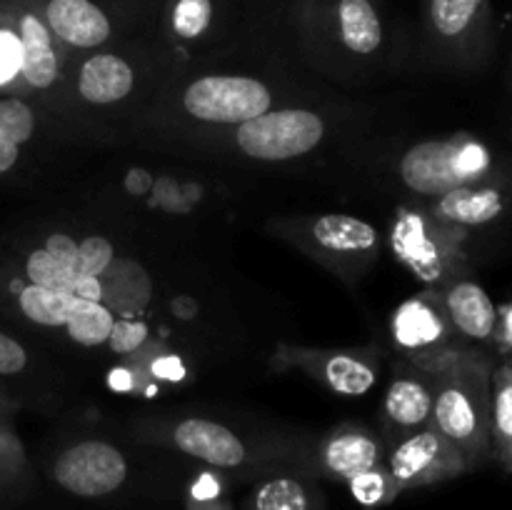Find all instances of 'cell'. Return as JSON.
<instances>
[{"mask_svg": "<svg viewBox=\"0 0 512 510\" xmlns=\"http://www.w3.org/2000/svg\"><path fill=\"white\" fill-rule=\"evenodd\" d=\"M493 358L450 348L425 355L433 375V428L468 460L470 470L490 460V380Z\"/></svg>", "mask_w": 512, "mask_h": 510, "instance_id": "6da1fadb", "label": "cell"}, {"mask_svg": "<svg viewBox=\"0 0 512 510\" xmlns=\"http://www.w3.org/2000/svg\"><path fill=\"white\" fill-rule=\"evenodd\" d=\"M495 160L480 140L455 135L413 145L400 160V178L413 193L445 195L463 185L498 178Z\"/></svg>", "mask_w": 512, "mask_h": 510, "instance_id": "7a4b0ae2", "label": "cell"}, {"mask_svg": "<svg viewBox=\"0 0 512 510\" xmlns=\"http://www.w3.org/2000/svg\"><path fill=\"white\" fill-rule=\"evenodd\" d=\"M465 233L440 223L433 215L403 213L393 225V248L398 258L425 283H443L463 265Z\"/></svg>", "mask_w": 512, "mask_h": 510, "instance_id": "3957f363", "label": "cell"}, {"mask_svg": "<svg viewBox=\"0 0 512 510\" xmlns=\"http://www.w3.org/2000/svg\"><path fill=\"white\" fill-rule=\"evenodd\" d=\"M325 125L318 113L303 108L275 110L245 120L235 130V143L255 160H290L310 153L323 140Z\"/></svg>", "mask_w": 512, "mask_h": 510, "instance_id": "277c9868", "label": "cell"}, {"mask_svg": "<svg viewBox=\"0 0 512 510\" xmlns=\"http://www.w3.org/2000/svg\"><path fill=\"white\" fill-rule=\"evenodd\" d=\"M55 485L83 500H105L123 490L130 468L125 455L103 440H80L55 458Z\"/></svg>", "mask_w": 512, "mask_h": 510, "instance_id": "5b68a950", "label": "cell"}, {"mask_svg": "<svg viewBox=\"0 0 512 510\" xmlns=\"http://www.w3.org/2000/svg\"><path fill=\"white\" fill-rule=\"evenodd\" d=\"M390 478L398 490L425 488L470 473V465L433 425L403 435L385 458Z\"/></svg>", "mask_w": 512, "mask_h": 510, "instance_id": "8992f818", "label": "cell"}, {"mask_svg": "<svg viewBox=\"0 0 512 510\" xmlns=\"http://www.w3.org/2000/svg\"><path fill=\"white\" fill-rule=\"evenodd\" d=\"M183 105L205 123L240 125L270 110V90L248 75H205L188 85Z\"/></svg>", "mask_w": 512, "mask_h": 510, "instance_id": "52a82bcc", "label": "cell"}, {"mask_svg": "<svg viewBox=\"0 0 512 510\" xmlns=\"http://www.w3.org/2000/svg\"><path fill=\"white\" fill-rule=\"evenodd\" d=\"M425 18L440 43L473 58L493 43L490 0H428Z\"/></svg>", "mask_w": 512, "mask_h": 510, "instance_id": "ba28073f", "label": "cell"}, {"mask_svg": "<svg viewBox=\"0 0 512 510\" xmlns=\"http://www.w3.org/2000/svg\"><path fill=\"white\" fill-rule=\"evenodd\" d=\"M512 198V183L505 175L498 178L480 180V183L463 185L450 193L440 195L433 205V218L450 228L468 230L483 228L503 218Z\"/></svg>", "mask_w": 512, "mask_h": 510, "instance_id": "9c48e42d", "label": "cell"}, {"mask_svg": "<svg viewBox=\"0 0 512 510\" xmlns=\"http://www.w3.org/2000/svg\"><path fill=\"white\" fill-rule=\"evenodd\" d=\"M305 10L328 20L338 43L353 55H373L383 45V18L375 0H308Z\"/></svg>", "mask_w": 512, "mask_h": 510, "instance_id": "30bf717a", "label": "cell"}, {"mask_svg": "<svg viewBox=\"0 0 512 510\" xmlns=\"http://www.w3.org/2000/svg\"><path fill=\"white\" fill-rule=\"evenodd\" d=\"M395 340L403 348L415 350V353L435 355L450 350V335H453V325H450L448 315H445L443 300H435L433 295H423V298H413L395 313L393 320Z\"/></svg>", "mask_w": 512, "mask_h": 510, "instance_id": "8fae6325", "label": "cell"}, {"mask_svg": "<svg viewBox=\"0 0 512 510\" xmlns=\"http://www.w3.org/2000/svg\"><path fill=\"white\" fill-rule=\"evenodd\" d=\"M173 440L185 455L220 470H235L248 463L243 440L225 425L213 420L190 418L173 430Z\"/></svg>", "mask_w": 512, "mask_h": 510, "instance_id": "7c38bea8", "label": "cell"}, {"mask_svg": "<svg viewBox=\"0 0 512 510\" xmlns=\"http://www.w3.org/2000/svg\"><path fill=\"white\" fill-rule=\"evenodd\" d=\"M443 308L453 330H458L465 340L485 343L493 340L498 308L490 295L473 280H453L443 293Z\"/></svg>", "mask_w": 512, "mask_h": 510, "instance_id": "4fadbf2b", "label": "cell"}, {"mask_svg": "<svg viewBox=\"0 0 512 510\" xmlns=\"http://www.w3.org/2000/svg\"><path fill=\"white\" fill-rule=\"evenodd\" d=\"M433 400V375L428 368L423 373H405L388 388L385 415L400 433H415L433 425Z\"/></svg>", "mask_w": 512, "mask_h": 510, "instance_id": "5bb4252c", "label": "cell"}, {"mask_svg": "<svg viewBox=\"0 0 512 510\" xmlns=\"http://www.w3.org/2000/svg\"><path fill=\"white\" fill-rule=\"evenodd\" d=\"M320 463L330 478L348 483L353 475L383 463V445L365 430H343L325 443Z\"/></svg>", "mask_w": 512, "mask_h": 510, "instance_id": "9a60e30c", "label": "cell"}, {"mask_svg": "<svg viewBox=\"0 0 512 510\" xmlns=\"http://www.w3.org/2000/svg\"><path fill=\"white\" fill-rule=\"evenodd\" d=\"M135 73L125 58L115 53H95L83 63L78 90L88 103L108 105L123 100L133 90Z\"/></svg>", "mask_w": 512, "mask_h": 510, "instance_id": "2e32d148", "label": "cell"}, {"mask_svg": "<svg viewBox=\"0 0 512 510\" xmlns=\"http://www.w3.org/2000/svg\"><path fill=\"white\" fill-rule=\"evenodd\" d=\"M490 460L512 473V358L493 365L490 380Z\"/></svg>", "mask_w": 512, "mask_h": 510, "instance_id": "e0dca14e", "label": "cell"}, {"mask_svg": "<svg viewBox=\"0 0 512 510\" xmlns=\"http://www.w3.org/2000/svg\"><path fill=\"white\" fill-rule=\"evenodd\" d=\"M35 135V110L20 98H0V175L18 165L20 150Z\"/></svg>", "mask_w": 512, "mask_h": 510, "instance_id": "ac0fdd59", "label": "cell"}, {"mask_svg": "<svg viewBox=\"0 0 512 510\" xmlns=\"http://www.w3.org/2000/svg\"><path fill=\"white\" fill-rule=\"evenodd\" d=\"M313 238L330 253H363L373 248L378 233L373 225L353 215H323L315 220Z\"/></svg>", "mask_w": 512, "mask_h": 510, "instance_id": "d6986e66", "label": "cell"}, {"mask_svg": "<svg viewBox=\"0 0 512 510\" xmlns=\"http://www.w3.org/2000/svg\"><path fill=\"white\" fill-rule=\"evenodd\" d=\"M248 510H320L318 495L295 475H275L250 493Z\"/></svg>", "mask_w": 512, "mask_h": 510, "instance_id": "ffe728a7", "label": "cell"}, {"mask_svg": "<svg viewBox=\"0 0 512 510\" xmlns=\"http://www.w3.org/2000/svg\"><path fill=\"white\" fill-rule=\"evenodd\" d=\"M18 310L35 325H45V328H58V325L68 323L70 313H73L75 295L55 293V290L40 288V285L25 283L15 295Z\"/></svg>", "mask_w": 512, "mask_h": 510, "instance_id": "44dd1931", "label": "cell"}, {"mask_svg": "<svg viewBox=\"0 0 512 510\" xmlns=\"http://www.w3.org/2000/svg\"><path fill=\"white\" fill-rule=\"evenodd\" d=\"M218 5L220 0H168V30L183 43L205 38L218 18Z\"/></svg>", "mask_w": 512, "mask_h": 510, "instance_id": "7402d4cb", "label": "cell"}, {"mask_svg": "<svg viewBox=\"0 0 512 510\" xmlns=\"http://www.w3.org/2000/svg\"><path fill=\"white\" fill-rule=\"evenodd\" d=\"M113 325V313H110V308H105L103 303L75 298L73 313H70L65 328H68L70 338H73L75 343L93 348V345L108 343Z\"/></svg>", "mask_w": 512, "mask_h": 510, "instance_id": "603a6c76", "label": "cell"}, {"mask_svg": "<svg viewBox=\"0 0 512 510\" xmlns=\"http://www.w3.org/2000/svg\"><path fill=\"white\" fill-rule=\"evenodd\" d=\"M25 278H28V283L40 285V288L75 295L78 293V285L83 275L75 273L70 265L60 263V260L53 258L45 248H35L30 250L28 258H25Z\"/></svg>", "mask_w": 512, "mask_h": 510, "instance_id": "cb8c5ba5", "label": "cell"}, {"mask_svg": "<svg viewBox=\"0 0 512 510\" xmlns=\"http://www.w3.org/2000/svg\"><path fill=\"white\" fill-rule=\"evenodd\" d=\"M323 378L328 380L330 388L340 395H363L375 385V370L365 360L355 355H330L325 360Z\"/></svg>", "mask_w": 512, "mask_h": 510, "instance_id": "d4e9b609", "label": "cell"}, {"mask_svg": "<svg viewBox=\"0 0 512 510\" xmlns=\"http://www.w3.org/2000/svg\"><path fill=\"white\" fill-rule=\"evenodd\" d=\"M348 485L353 498L358 500L363 508H383V505L393 503L400 495L398 485L393 483V478H390L388 468H385L383 463L365 470V473L353 475V478L348 480Z\"/></svg>", "mask_w": 512, "mask_h": 510, "instance_id": "484cf974", "label": "cell"}, {"mask_svg": "<svg viewBox=\"0 0 512 510\" xmlns=\"http://www.w3.org/2000/svg\"><path fill=\"white\" fill-rule=\"evenodd\" d=\"M25 458L15 435L0 423V503L15 498L25 485Z\"/></svg>", "mask_w": 512, "mask_h": 510, "instance_id": "4316f807", "label": "cell"}, {"mask_svg": "<svg viewBox=\"0 0 512 510\" xmlns=\"http://www.w3.org/2000/svg\"><path fill=\"white\" fill-rule=\"evenodd\" d=\"M113 258H115L113 245H110L105 238H100V235H90V238H85L83 243H78L80 275H95V278H100V275L113 265Z\"/></svg>", "mask_w": 512, "mask_h": 510, "instance_id": "83f0119b", "label": "cell"}, {"mask_svg": "<svg viewBox=\"0 0 512 510\" xmlns=\"http://www.w3.org/2000/svg\"><path fill=\"white\" fill-rule=\"evenodd\" d=\"M145 340H148V325L140 320H120L110 330L108 343L115 353H133Z\"/></svg>", "mask_w": 512, "mask_h": 510, "instance_id": "f1b7e54d", "label": "cell"}, {"mask_svg": "<svg viewBox=\"0 0 512 510\" xmlns=\"http://www.w3.org/2000/svg\"><path fill=\"white\" fill-rule=\"evenodd\" d=\"M28 368V353L13 335L0 330V378L8 375H20Z\"/></svg>", "mask_w": 512, "mask_h": 510, "instance_id": "f546056e", "label": "cell"}, {"mask_svg": "<svg viewBox=\"0 0 512 510\" xmlns=\"http://www.w3.org/2000/svg\"><path fill=\"white\" fill-rule=\"evenodd\" d=\"M20 73L18 38L10 28H0V83Z\"/></svg>", "mask_w": 512, "mask_h": 510, "instance_id": "4dcf8cb0", "label": "cell"}, {"mask_svg": "<svg viewBox=\"0 0 512 510\" xmlns=\"http://www.w3.org/2000/svg\"><path fill=\"white\" fill-rule=\"evenodd\" d=\"M43 248L48 250V253L53 255V258H58L60 263L70 265V268H73L75 273H80V270H78V265H80V260H78V243H75V240L70 238V235H65V233L48 235V240H45Z\"/></svg>", "mask_w": 512, "mask_h": 510, "instance_id": "1f68e13d", "label": "cell"}, {"mask_svg": "<svg viewBox=\"0 0 512 510\" xmlns=\"http://www.w3.org/2000/svg\"><path fill=\"white\" fill-rule=\"evenodd\" d=\"M493 340L498 343L503 358H512V303L498 310V323H495Z\"/></svg>", "mask_w": 512, "mask_h": 510, "instance_id": "d6a6232c", "label": "cell"}, {"mask_svg": "<svg viewBox=\"0 0 512 510\" xmlns=\"http://www.w3.org/2000/svg\"><path fill=\"white\" fill-rule=\"evenodd\" d=\"M125 188L135 195H143L153 188V178L145 170H130L128 178H125Z\"/></svg>", "mask_w": 512, "mask_h": 510, "instance_id": "836d02e7", "label": "cell"}, {"mask_svg": "<svg viewBox=\"0 0 512 510\" xmlns=\"http://www.w3.org/2000/svg\"><path fill=\"white\" fill-rule=\"evenodd\" d=\"M173 308L178 310V313L183 315V318H193V315H195V300L185 298V295H183V298H178V300H175V303H173Z\"/></svg>", "mask_w": 512, "mask_h": 510, "instance_id": "e575fe53", "label": "cell"}, {"mask_svg": "<svg viewBox=\"0 0 512 510\" xmlns=\"http://www.w3.org/2000/svg\"><path fill=\"white\" fill-rule=\"evenodd\" d=\"M3 413H5V398L0 395V415H3Z\"/></svg>", "mask_w": 512, "mask_h": 510, "instance_id": "d590c367", "label": "cell"}]
</instances>
